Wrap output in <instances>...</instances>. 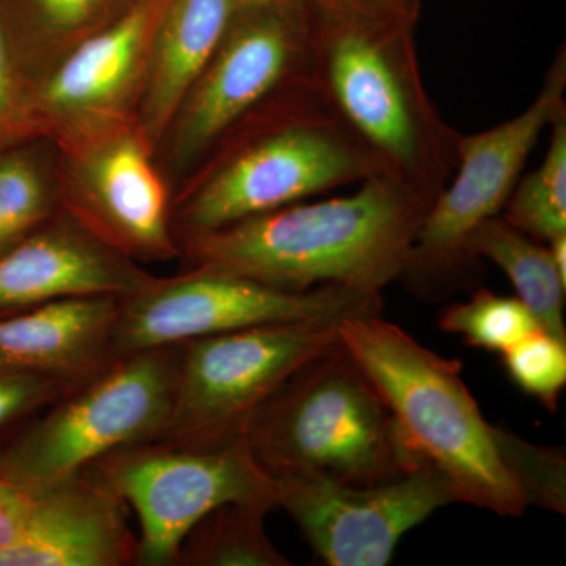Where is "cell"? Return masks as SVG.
Masks as SVG:
<instances>
[{
	"label": "cell",
	"mask_w": 566,
	"mask_h": 566,
	"mask_svg": "<svg viewBox=\"0 0 566 566\" xmlns=\"http://www.w3.org/2000/svg\"><path fill=\"white\" fill-rule=\"evenodd\" d=\"M428 205L385 181L352 196L286 205L210 232L186 237L203 270L304 292L345 285L381 292L403 274Z\"/></svg>",
	"instance_id": "obj_1"
},
{
	"label": "cell",
	"mask_w": 566,
	"mask_h": 566,
	"mask_svg": "<svg viewBox=\"0 0 566 566\" xmlns=\"http://www.w3.org/2000/svg\"><path fill=\"white\" fill-rule=\"evenodd\" d=\"M244 439L271 479L371 486L430 465L342 340L301 365L264 401Z\"/></svg>",
	"instance_id": "obj_2"
},
{
	"label": "cell",
	"mask_w": 566,
	"mask_h": 566,
	"mask_svg": "<svg viewBox=\"0 0 566 566\" xmlns=\"http://www.w3.org/2000/svg\"><path fill=\"white\" fill-rule=\"evenodd\" d=\"M338 335L412 449L446 476L457 502L499 516L526 512L495 450L493 424L461 376L460 360L431 352L381 315L342 319Z\"/></svg>",
	"instance_id": "obj_3"
},
{
	"label": "cell",
	"mask_w": 566,
	"mask_h": 566,
	"mask_svg": "<svg viewBox=\"0 0 566 566\" xmlns=\"http://www.w3.org/2000/svg\"><path fill=\"white\" fill-rule=\"evenodd\" d=\"M181 345L125 354L71 387L0 452V471L41 488L104 457L161 438L177 392Z\"/></svg>",
	"instance_id": "obj_4"
},
{
	"label": "cell",
	"mask_w": 566,
	"mask_h": 566,
	"mask_svg": "<svg viewBox=\"0 0 566 566\" xmlns=\"http://www.w3.org/2000/svg\"><path fill=\"white\" fill-rule=\"evenodd\" d=\"M340 322L262 324L181 344L172 416L156 441L222 447L243 439L264 401L301 365L340 340Z\"/></svg>",
	"instance_id": "obj_5"
},
{
	"label": "cell",
	"mask_w": 566,
	"mask_h": 566,
	"mask_svg": "<svg viewBox=\"0 0 566 566\" xmlns=\"http://www.w3.org/2000/svg\"><path fill=\"white\" fill-rule=\"evenodd\" d=\"M379 296L345 285L292 292L196 268L180 277L155 279L147 289L118 301L112 354L117 359L262 324L381 315Z\"/></svg>",
	"instance_id": "obj_6"
},
{
	"label": "cell",
	"mask_w": 566,
	"mask_h": 566,
	"mask_svg": "<svg viewBox=\"0 0 566 566\" xmlns=\"http://www.w3.org/2000/svg\"><path fill=\"white\" fill-rule=\"evenodd\" d=\"M139 520V566H174L185 536L227 502L275 505L274 483L245 439L222 447L142 442L91 465Z\"/></svg>",
	"instance_id": "obj_7"
},
{
	"label": "cell",
	"mask_w": 566,
	"mask_h": 566,
	"mask_svg": "<svg viewBox=\"0 0 566 566\" xmlns=\"http://www.w3.org/2000/svg\"><path fill=\"white\" fill-rule=\"evenodd\" d=\"M271 480L277 509L289 513L316 557L329 566H386L409 531L457 502L433 465L371 486L307 476Z\"/></svg>",
	"instance_id": "obj_8"
},
{
	"label": "cell",
	"mask_w": 566,
	"mask_h": 566,
	"mask_svg": "<svg viewBox=\"0 0 566 566\" xmlns=\"http://www.w3.org/2000/svg\"><path fill=\"white\" fill-rule=\"evenodd\" d=\"M564 63L557 65L542 95L513 120L461 142L455 181L428 208L403 273L427 279L457 271L469 253V240L510 199L543 128L560 111Z\"/></svg>",
	"instance_id": "obj_9"
},
{
	"label": "cell",
	"mask_w": 566,
	"mask_h": 566,
	"mask_svg": "<svg viewBox=\"0 0 566 566\" xmlns=\"http://www.w3.org/2000/svg\"><path fill=\"white\" fill-rule=\"evenodd\" d=\"M357 172L342 142L314 129H290L234 159L182 210L186 234L210 232L334 188Z\"/></svg>",
	"instance_id": "obj_10"
},
{
	"label": "cell",
	"mask_w": 566,
	"mask_h": 566,
	"mask_svg": "<svg viewBox=\"0 0 566 566\" xmlns=\"http://www.w3.org/2000/svg\"><path fill=\"white\" fill-rule=\"evenodd\" d=\"M151 282L73 218H51L0 255V314L71 297L122 300Z\"/></svg>",
	"instance_id": "obj_11"
},
{
	"label": "cell",
	"mask_w": 566,
	"mask_h": 566,
	"mask_svg": "<svg viewBox=\"0 0 566 566\" xmlns=\"http://www.w3.org/2000/svg\"><path fill=\"white\" fill-rule=\"evenodd\" d=\"M82 178L74 221L126 259L177 255L166 188L137 137L104 142L85 159Z\"/></svg>",
	"instance_id": "obj_12"
},
{
	"label": "cell",
	"mask_w": 566,
	"mask_h": 566,
	"mask_svg": "<svg viewBox=\"0 0 566 566\" xmlns=\"http://www.w3.org/2000/svg\"><path fill=\"white\" fill-rule=\"evenodd\" d=\"M126 510L91 469L41 486L28 531L0 554V566L136 565Z\"/></svg>",
	"instance_id": "obj_13"
},
{
	"label": "cell",
	"mask_w": 566,
	"mask_h": 566,
	"mask_svg": "<svg viewBox=\"0 0 566 566\" xmlns=\"http://www.w3.org/2000/svg\"><path fill=\"white\" fill-rule=\"evenodd\" d=\"M277 7L253 9L255 17L237 29L193 84L177 114L174 147L178 158L191 159L202 151L282 76L292 39Z\"/></svg>",
	"instance_id": "obj_14"
},
{
	"label": "cell",
	"mask_w": 566,
	"mask_h": 566,
	"mask_svg": "<svg viewBox=\"0 0 566 566\" xmlns=\"http://www.w3.org/2000/svg\"><path fill=\"white\" fill-rule=\"evenodd\" d=\"M117 297H71L0 314V368L71 387L114 360Z\"/></svg>",
	"instance_id": "obj_15"
},
{
	"label": "cell",
	"mask_w": 566,
	"mask_h": 566,
	"mask_svg": "<svg viewBox=\"0 0 566 566\" xmlns=\"http://www.w3.org/2000/svg\"><path fill=\"white\" fill-rule=\"evenodd\" d=\"M163 0H140L102 31L66 52L41 87V109L59 117L88 118L117 106L150 51Z\"/></svg>",
	"instance_id": "obj_16"
},
{
	"label": "cell",
	"mask_w": 566,
	"mask_h": 566,
	"mask_svg": "<svg viewBox=\"0 0 566 566\" xmlns=\"http://www.w3.org/2000/svg\"><path fill=\"white\" fill-rule=\"evenodd\" d=\"M331 9L344 25L331 48L335 98L368 139L395 158L409 161L415 156L416 128L392 65L381 46L357 25L360 11Z\"/></svg>",
	"instance_id": "obj_17"
},
{
	"label": "cell",
	"mask_w": 566,
	"mask_h": 566,
	"mask_svg": "<svg viewBox=\"0 0 566 566\" xmlns=\"http://www.w3.org/2000/svg\"><path fill=\"white\" fill-rule=\"evenodd\" d=\"M234 10L233 0H163L151 35L145 93V126L150 136H159L177 117L218 51Z\"/></svg>",
	"instance_id": "obj_18"
},
{
	"label": "cell",
	"mask_w": 566,
	"mask_h": 566,
	"mask_svg": "<svg viewBox=\"0 0 566 566\" xmlns=\"http://www.w3.org/2000/svg\"><path fill=\"white\" fill-rule=\"evenodd\" d=\"M140 0H0V18L22 82L51 50L70 51Z\"/></svg>",
	"instance_id": "obj_19"
},
{
	"label": "cell",
	"mask_w": 566,
	"mask_h": 566,
	"mask_svg": "<svg viewBox=\"0 0 566 566\" xmlns=\"http://www.w3.org/2000/svg\"><path fill=\"white\" fill-rule=\"evenodd\" d=\"M469 253L472 259L485 256L501 268L536 324L566 342V282L558 274L549 249L536 244L504 219L491 218L472 234Z\"/></svg>",
	"instance_id": "obj_20"
},
{
	"label": "cell",
	"mask_w": 566,
	"mask_h": 566,
	"mask_svg": "<svg viewBox=\"0 0 566 566\" xmlns=\"http://www.w3.org/2000/svg\"><path fill=\"white\" fill-rule=\"evenodd\" d=\"M275 506L227 502L207 513L182 539L174 566H290L264 527Z\"/></svg>",
	"instance_id": "obj_21"
},
{
	"label": "cell",
	"mask_w": 566,
	"mask_h": 566,
	"mask_svg": "<svg viewBox=\"0 0 566 566\" xmlns=\"http://www.w3.org/2000/svg\"><path fill=\"white\" fill-rule=\"evenodd\" d=\"M20 140L0 145V255L54 218L51 182L39 156Z\"/></svg>",
	"instance_id": "obj_22"
},
{
	"label": "cell",
	"mask_w": 566,
	"mask_h": 566,
	"mask_svg": "<svg viewBox=\"0 0 566 566\" xmlns=\"http://www.w3.org/2000/svg\"><path fill=\"white\" fill-rule=\"evenodd\" d=\"M504 221L543 241L566 233V126L558 114L546 158L521 182Z\"/></svg>",
	"instance_id": "obj_23"
},
{
	"label": "cell",
	"mask_w": 566,
	"mask_h": 566,
	"mask_svg": "<svg viewBox=\"0 0 566 566\" xmlns=\"http://www.w3.org/2000/svg\"><path fill=\"white\" fill-rule=\"evenodd\" d=\"M439 327L460 335L472 348L502 354L539 326L517 297L482 289L468 303L447 307L439 316Z\"/></svg>",
	"instance_id": "obj_24"
},
{
	"label": "cell",
	"mask_w": 566,
	"mask_h": 566,
	"mask_svg": "<svg viewBox=\"0 0 566 566\" xmlns=\"http://www.w3.org/2000/svg\"><path fill=\"white\" fill-rule=\"evenodd\" d=\"M493 438L497 455L524 504L565 515L564 447L535 446L497 424H493Z\"/></svg>",
	"instance_id": "obj_25"
},
{
	"label": "cell",
	"mask_w": 566,
	"mask_h": 566,
	"mask_svg": "<svg viewBox=\"0 0 566 566\" xmlns=\"http://www.w3.org/2000/svg\"><path fill=\"white\" fill-rule=\"evenodd\" d=\"M501 356L513 385L556 412L566 386V342L536 327Z\"/></svg>",
	"instance_id": "obj_26"
},
{
	"label": "cell",
	"mask_w": 566,
	"mask_h": 566,
	"mask_svg": "<svg viewBox=\"0 0 566 566\" xmlns=\"http://www.w3.org/2000/svg\"><path fill=\"white\" fill-rule=\"evenodd\" d=\"M69 387L50 376L0 368V452L14 434Z\"/></svg>",
	"instance_id": "obj_27"
},
{
	"label": "cell",
	"mask_w": 566,
	"mask_h": 566,
	"mask_svg": "<svg viewBox=\"0 0 566 566\" xmlns=\"http://www.w3.org/2000/svg\"><path fill=\"white\" fill-rule=\"evenodd\" d=\"M31 120L28 88L11 57L0 18V145L21 139Z\"/></svg>",
	"instance_id": "obj_28"
},
{
	"label": "cell",
	"mask_w": 566,
	"mask_h": 566,
	"mask_svg": "<svg viewBox=\"0 0 566 566\" xmlns=\"http://www.w3.org/2000/svg\"><path fill=\"white\" fill-rule=\"evenodd\" d=\"M39 488L22 485L0 471V554L17 545L28 531Z\"/></svg>",
	"instance_id": "obj_29"
},
{
	"label": "cell",
	"mask_w": 566,
	"mask_h": 566,
	"mask_svg": "<svg viewBox=\"0 0 566 566\" xmlns=\"http://www.w3.org/2000/svg\"><path fill=\"white\" fill-rule=\"evenodd\" d=\"M335 9L364 11V13L398 14L406 7L401 0H316Z\"/></svg>",
	"instance_id": "obj_30"
},
{
	"label": "cell",
	"mask_w": 566,
	"mask_h": 566,
	"mask_svg": "<svg viewBox=\"0 0 566 566\" xmlns=\"http://www.w3.org/2000/svg\"><path fill=\"white\" fill-rule=\"evenodd\" d=\"M549 243V253L553 256V262L556 264L558 274L566 282V233L554 237Z\"/></svg>",
	"instance_id": "obj_31"
},
{
	"label": "cell",
	"mask_w": 566,
	"mask_h": 566,
	"mask_svg": "<svg viewBox=\"0 0 566 566\" xmlns=\"http://www.w3.org/2000/svg\"><path fill=\"white\" fill-rule=\"evenodd\" d=\"M234 7L243 10L268 9V7L281 6L285 0H233Z\"/></svg>",
	"instance_id": "obj_32"
},
{
	"label": "cell",
	"mask_w": 566,
	"mask_h": 566,
	"mask_svg": "<svg viewBox=\"0 0 566 566\" xmlns=\"http://www.w3.org/2000/svg\"><path fill=\"white\" fill-rule=\"evenodd\" d=\"M401 3H403V6L406 7V9H408V7H409V0H401Z\"/></svg>",
	"instance_id": "obj_33"
}]
</instances>
